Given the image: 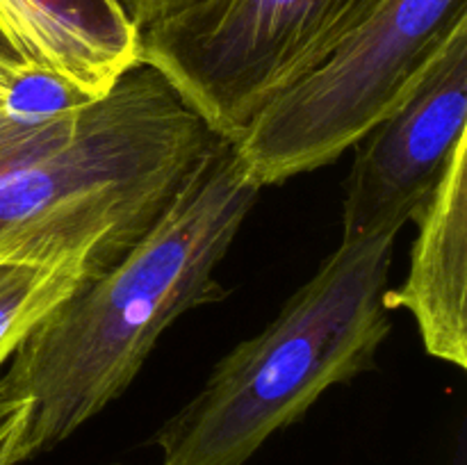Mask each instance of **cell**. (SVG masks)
Segmentation results:
<instances>
[{"instance_id":"obj_7","label":"cell","mask_w":467,"mask_h":465,"mask_svg":"<svg viewBox=\"0 0 467 465\" xmlns=\"http://www.w3.org/2000/svg\"><path fill=\"white\" fill-rule=\"evenodd\" d=\"M0 46L76 100L105 96L141 64V30L119 0H0Z\"/></svg>"},{"instance_id":"obj_6","label":"cell","mask_w":467,"mask_h":465,"mask_svg":"<svg viewBox=\"0 0 467 465\" xmlns=\"http://www.w3.org/2000/svg\"><path fill=\"white\" fill-rule=\"evenodd\" d=\"M467 137V21L438 48L395 108L354 146L342 240L400 235Z\"/></svg>"},{"instance_id":"obj_13","label":"cell","mask_w":467,"mask_h":465,"mask_svg":"<svg viewBox=\"0 0 467 465\" xmlns=\"http://www.w3.org/2000/svg\"><path fill=\"white\" fill-rule=\"evenodd\" d=\"M114 465H119V463H114Z\"/></svg>"},{"instance_id":"obj_2","label":"cell","mask_w":467,"mask_h":465,"mask_svg":"<svg viewBox=\"0 0 467 465\" xmlns=\"http://www.w3.org/2000/svg\"><path fill=\"white\" fill-rule=\"evenodd\" d=\"M260 190L235 141L217 140L158 223L26 337L3 377L32 401L21 463L119 399L181 315L226 299L217 267Z\"/></svg>"},{"instance_id":"obj_3","label":"cell","mask_w":467,"mask_h":465,"mask_svg":"<svg viewBox=\"0 0 467 465\" xmlns=\"http://www.w3.org/2000/svg\"><path fill=\"white\" fill-rule=\"evenodd\" d=\"M397 235L340 240L276 319L213 367L150 442L162 465H244L337 383L377 365Z\"/></svg>"},{"instance_id":"obj_4","label":"cell","mask_w":467,"mask_h":465,"mask_svg":"<svg viewBox=\"0 0 467 465\" xmlns=\"http://www.w3.org/2000/svg\"><path fill=\"white\" fill-rule=\"evenodd\" d=\"M463 21L467 0H386L235 141L254 181L281 185L354 149Z\"/></svg>"},{"instance_id":"obj_10","label":"cell","mask_w":467,"mask_h":465,"mask_svg":"<svg viewBox=\"0 0 467 465\" xmlns=\"http://www.w3.org/2000/svg\"><path fill=\"white\" fill-rule=\"evenodd\" d=\"M32 415V401L0 378V465L21 463V442Z\"/></svg>"},{"instance_id":"obj_5","label":"cell","mask_w":467,"mask_h":465,"mask_svg":"<svg viewBox=\"0 0 467 465\" xmlns=\"http://www.w3.org/2000/svg\"><path fill=\"white\" fill-rule=\"evenodd\" d=\"M383 3L199 0L141 30V64L219 140L237 141L278 91L317 67Z\"/></svg>"},{"instance_id":"obj_9","label":"cell","mask_w":467,"mask_h":465,"mask_svg":"<svg viewBox=\"0 0 467 465\" xmlns=\"http://www.w3.org/2000/svg\"><path fill=\"white\" fill-rule=\"evenodd\" d=\"M89 278L73 267L0 260V367Z\"/></svg>"},{"instance_id":"obj_11","label":"cell","mask_w":467,"mask_h":465,"mask_svg":"<svg viewBox=\"0 0 467 465\" xmlns=\"http://www.w3.org/2000/svg\"><path fill=\"white\" fill-rule=\"evenodd\" d=\"M35 78L36 76L27 73L0 46V114L14 112V109H30L26 105L27 87Z\"/></svg>"},{"instance_id":"obj_1","label":"cell","mask_w":467,"mask_h":465,"mask_svg":"<svg viewBox=\"0 0 467 465\" xmlns=\"http://www.w3.org/2000/svg\"><path fill=\"white\" fill-rule=\"evenodd\" d=\"M217 140L146 64L99 98L0 114V260L100 276Z\"/></svg>"},{"instance_id":"obj_8","label":"cell","mask_w":467,"mask_h":465,"mask_svg":"<svg viewBox=\"0 0 467 465\" xmlns=\"http://www.w3.org/2000/svg\"><path fill=\"white\" fill-rule=\"evenodd\" d=\"M413 222L409 272L383 304L413 315L429 356L467 369V137Z\"/></svg>"},{"instance_id":"obj_12","label":"cell","mask_w":467,"mask_h":465,"mask_svg":"<svg viewBox=\"0 0 467 465\" xmlns=\"http://www.w3.org/2000/svg\"><path fill=\"white\" fill-rule=\"evenodd\" d=\"M119 3L123 5V9L132 18V23L140 30H144L150 23L171 16V14L181 12V9L192 7L199 0H119Z\"/></svg>"}]
</instances>
